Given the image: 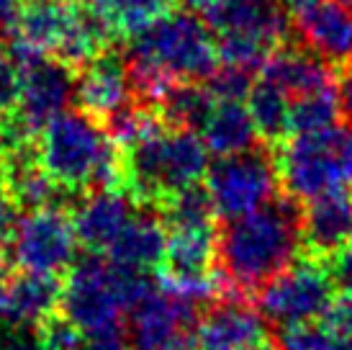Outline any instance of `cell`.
Masks as SVG:
<instances>
[{
	"mask_svg": "<svg viewBox=\"0 0 352 350\" xmlns=\"http://www.w3.org/2000/svg\"><path fill=\"white\" fill-rule=\"evenodd\" d=\"M126 62L134 93L160 103L177 83H206L219 70L214 29L193 10H170L129 39Z\"/></svg>",
	"mask_w": 352,
	"mask_h": 350,
	"instance_id": "1",
	"label": "cell"
},
{
	"mask_svg": "<svg viewBox=\"0 0 352 350\" xmlns=\"http://www.w3.org/2000/svg\"><path fill=\"white\" fill-rule=\"evenodd\" d=\"M303 247L301 214L291 201H270L252 214L229 222L219 240L224 281L236 294L263 289L298 260Z\"/></svg>",
	"mask_w": 352,
	"mask_h": 350,
	"instance_id": "2",
	"label": "cell"
},
{
	"mask_svg": "<svg viewBox=\"0 0 352 350\" xmlns=\"http://www.w3.org/2000/svg\"><path fill=\"white\" fill-rule=\"evenodd\" d=\"M36 160L54 183L67 191L121 188L124 160L108 136L106 124L80 111H65L52 119L36 136Z\"/></svg>",
	"mask_w": 352,
	"mask_h": 350,
	"instance_id": "3",
	"label": "cell"
},
{
	"mask_svg": "<svg viewBox=\"0 0 352 350\" xmlns=\"http://www.w3.org/2000/svg\"><path fill=\"white\" fill-rule=\"evenodd\" d=\"M8 37L16 59L47 54L65 59L72 68H82L103 54L113 39L96 10L62 0H34L19 13Z\"/></svg>",
	"mask_w": 352,
	"mask_h": 350,
	"instance_id": "4",
	"label": "cell"
},
{
	"mask_svg": "<svg viewBox=\"0 0 352 350\" xmlns=\"http://www.w3.org/2000/svg\"><path fill=\"white\" fill-rule=\"evenodd\" d=\"M155 291L147 273L129 271L111 260L90 255L69 268L62 286V317L69 320L85 338L118 330L121 314L131 311L144 296Z\"/></svg>",
	"mask_w": 352,
	"mask_h": 350,
	"instance_id": "5",
	"label": "cell"
},
{
	"mask_svg": "<svg viewBox=\"0 0 352 350\" xmlns=\"http://www.w3.org/2000/svg\"><path fill=\"white\" fill-rule=\"evenodd\" d=\"M208 173V147L193 129L162 127L124 152V185L137 201H165Z\"/></svg>",
	"mask_w": 352,
	"mask_h": 350,
	"instance_id": "6",
	"label": "cell"
},
{
	"mask_svg": "<svg viewBox=\"0 0 352 350\" xmlns=\"http://www.w3.org/2000/svg\"><path fill=\"white\" fill-rule=\"evenodd\" d=\"M278 175L285 191L314 201L352 188V127L334 124L311 134H294L278 150Z\"/></svg>",
	"mask_w": 352,
	"mask_h": 350,
	"instance_id": "7",
	"label": "cell"
},
{
	"mask_svg": "<svg viewBox=\"0 0 352 350\" xmlns=\"http://www.w3.org/2000/svg\"><path fill=\"white\" fill-rule=\"evenodd\" d=\"M16 59V57H13ZM19 93L16 108L6 121V145H26L52 119L69 111V103L78 98V70L65 59L36 54L19 57Z\"/></svg>",
	"mask_w": 352,
	"mask_h": 350,
	"instance_id": "8",
	"label": "cell"
},
{
	"mask_svg": "<svg viewBox=\"0 0 352 350\" xmlns=\"http://www.w3.org/2000/svg\"><path fill=\"white\" fill-rule=\"evenodd\" d=\"M334 276L322 258H298L260 291V314L280 327L324 320L334 302Z\"/></svg>",
	"mask_w": 352,
	"mask_h": 350,
	"instance_id": "9",
	"label": "cell"
},
{
	"mask_svg": "<svg viewBox=\"0 0 352 350\" xmlns=\"http://www.w3.org/2000/svg\"><path fill=\"white\" fill-rule=\"evenodd\" d=\"M75 253V224L59 206L26 212L16 219V227L8 237V258L23 273L59 276L69 271Z\"/></svg>",
	"mask_w": 352,
	"mask_h": 350,
	"instance_id": "10",
	"label": "cell"
},
{
	"mask_svg": "<svg viewBox=\"0 0 352 350\" xmlns=\"http://www.w3.org/2000/svg\"><path fill=\"white\" fill-rule=\"evenodd\" d=\"M278 167L270 157L252 150L245 155L219 157L206 173V191L216 216L234 222L267 206L275 198Z\"/></svg>",
	"mask_w": 352,
	"mask_h": 350,
	"instance_id": "11",
	"label": "cell"
},
{
	"mask_svg": "<svg viewBox=\"0 0 352 350\" xmlns=\"http://www.w3.org/2000/svg\"><path fill=\"white\" fill-rule=\"evenodd\" d=\"M196 304L167 289L152 291L131 309V350H196Z\"/></svg>",
	"mask_w": 352,
	"mask_h": 350,
	"instance_id": "12",
	"label": "cell"
},
{
	"mask_svg": "<svg viewBox=\"0 0 352 350\" xmlns=\"http://www.w3.org/2000/svg\"><path fill=\"white\" fill-rule=\"evenodd\" d=\"M294 31L324 62L352 65V8L337 0H314L294 10Z\"/></svg>",
	"mask_w": 352,
	"mask_h": 350,
	"instance_id": "13",
	"label": "cell"
},
{
	"mask_svg": "<svg viewBox=\"0 0 352 350\" xmlns=\"http://www.w3.org/2000/svg\"><path fill=\"white\" fill-rule=\"evenodd\" d=\"M216 37H234L273 49L288 31V16L280 0H224L208 16Z\"/></svg>",
	"mask_w": 352,
	"mask_h": 350,
	"instance_id": "14",
	"label": "cell"
},
{
	"mask_svg": "<svg viewBox=\"0 0 352 350\" xmlns=\"http://www.w3.org/2000/svg\"><path fill=\"white\" fill-rule=\"evenodd\" d=\"M134 83L129 62L118 54L103 52L78 70V101L80 108L96 119H111L116 111L134 103Z\"/></svg>",
	"mask_w": 352,
	"mask_h": 350,
	"instance_id": "15",
	"label": "cell"
},
{
	"mask_svg": "<svg viewBox=\"0 0 352 350\" xmlns=\"http://www.w3.org/2000/svg\"><path fill=\"white\" fill-rule=\"evenodd\" d=\"M137 214L134 196L121 188H98L82 198L72 216L78 243L85 245L90 253H100L116 243L124 227Z\"/></svg>",
	"mask_w": 352,
	"mask_h": 350,
	"instance_id": "16",
	"label": "cell"
},
{
	"mask_svg": "<svg viewBox=\"0 0 352 350\" xmlns=\"http://www.w3.org/2000/svg\"><path fill=\"white\" fill-rule=\"evenodd\" d=\"M267 340L263 314L229 299L206 311L196 327V350H250Z\"/></svg>",
	"mask_w": 352,
	"mask_h": 350,
	"instance_id": "17",
	"label": "cell"
},
{
	"mask_svg": "<svg viewBox=\"0 0 352 350\" xmlns=\"http://www.w3.org/2000/svg\"><path fill=\"white\" fill-rule=\"evenodd\" d=\"M303 247L314 258L334 255L352 237V198L347 194H332L309 201L301 214Z\"/></svg>",
	"mask_w": 352,
	"mask_h": 350,
	"instance_id": "18",
	"label": "cell"
},
{
	"mask_svg": "<svg viewBox=\"0 0 352 350\" xmlns=\"http://www.w3.org/2000/svg\"><path fill=\"white\" fill-rule=\"evenodd\" d=\"M260 78L278 85L291 101L298 96H306V93H314V90H324V88L334 85L329 62H324L322 57H316L309 49L296 47L275 49L260 68Z\"/></svg>",
	"mask_w": 352,
	"mask_h": 350,
	"instance_id": "19",
	"label": "cell"
},
{
	"mask_svg": "<svg viewBox=\"0 0 352 350\" xmlns=\"http://www.w3.org/2000/svg\"><path fill=\"white\" fill-rule=\"evenodd\" d=\"M167 250L165 219L152 212H137L131 222L124 227L118 240L108 247V258L121 268L147 273L162 265Z\"/></svg>",
	"mask_w": 352,
	"mask_h": 350,
	"instance_id": "20",
	"label": "cell"
},
{
	"mask_svg": "<svg viewBox=\"0 0 352 350\" xmlns=\"http://www.w3.org/2000/svg\"><path fill=\"white\" fill-rule=\"evenodd\" d=\"M62 302V286L57 276L23 273L6 286V322L19 327H39L54 317Z\"/></svg>",
	"mask_w": 352,
	"mask_h": 350,
	"instance_id": "21",
	"label": "cell"
},
{
	"mask_svg": "<svg viewBox=\"0 0 352 350\" xmlns=\"http://www.w3.org/2000/svg\"><path fill=\"white\" fill-rule=\"evenodd\" d=\"M198 134L208 152L219 157H234L252 152L260 132L245 101H216Z\"/></svg>",
	"mask_w": 352,
	"mask_h": 350,
	"instance_id": "22",
	"label": "cell"
},
{
	"mask_svg": "<svg viewBox=\"0 0 352 350\" xmlns=\"http://www.w3.org/2000/svg\"><path fill=\"white\" fill-rule=\"evenodd\" d=\"M216 98L211 96L208 85L201 83H177L167 90L162 101L157 103V111L167 127L177 129H198L204 127L206 116L211 114Z\"/></svg>",
	"mask_w": 352,
	"mask_h": 350,
	"instance_id": "23",
	"label": "cell"
},
{
	"mask_svg": "<svg viewBox=\"0 0 352 350\" xmlns=\"http://www.w3.org/2000/svg\"><path fill=\"white\" fill-rule=\"evenodd\" d=\"M173 0H96L93 10L106 21L113 37H134L170 13Z\"/></svg>",
	"mask_w": 352,
	"mask_h": 350,
	"instance_id": "24",
	"label": "cell"
},
{
	"mask_svg": "<svg viewBox=\"0 0 352 350\" xmlns=\"http://www.w3.org/2000/svg\"><path fill=\"white\" fill-rule=\"evenodd\" d=\"M247 108L254 119V127L263 139H280L288 134V114L291 98L267 80H254L252 90L247 96Z\"/></svg>",
	"mask_w": 352,
	"mask_h": 350,
	"instance_id": "25",
	"label": "cell"
},
{
	"mask_svg": "<svg viewBox=\"0 0 352 350\" xmlns=\"http://www.w3.org/2000/svg\"><path fill=\"white\" fill-rule=\"evenodd\" d=\"M342 114L337 88H324L314 90L306 96H298L291 101V114H288V132L291 134H311L322 132L337 124V116Z\"/></svg>",
	"mask_w": 352,
	"mask_h": 350,
	"instance_id": "26",
	"label": "cell"
},
{
	"mask_svg": "<svg viewBox=\"0 0 352 350\" xmlns=\"http://www.w3.org/2000/svg\"><path fill=\"white\" fill-rule=\"evenodd\" d=\"M162 216L170 229H208L216 212L206 185H190L162 201Z\"/></svg>",
	"mask_w": 352,
	"mask_h": 350,
	"instance_id": "27",
	"label": "cell"
},
{
	"mask_svg": "<svg viewBox=\"0 0 352 350\" xmlns=\"http://www.w3.org/2000/svg\"><path fill=\"white\" fill-rule=\"evenodd\" d=\"M280 350H352V338L337 332L327 322L291 325L280 332Z\"/></svg>",
	"mask_w": 352,
	"mask_h": 350,
	"instance_id": "28",
	"label": "cell"
},
{
	"mask_svg": "<svg viewBox=\"0 0 352 350\" xmlns=\"http://www.w3.org/2000/svg\"><path fill=\"white\" fill-rule=\"evenodd\" d=\"M36 330H39L36 342L41 350H85V345H88V338L62 314L50 317Z\"/></svg>",
	"mask_w": 352,
	"mask_h": 350,
	"instance_id": "29",
	"label": "cell"
},
{
	"mask_svg": "<svg viewBox=\"0 0 352 350\" xmlns=\"http://www.w3.org/2000/svg\"><path fill=\"white\" fill-rule=\"evenodd\" d=\"M250 75L252 72H247V70L221 65L208 78V90H211V96L216 101H247V96H250V90L254 85Z\"/></svg>",
	"mask_w": 352,
	"mask_h": 350,
	"instance_id": "30",
	"label": "cell"
},
{
	"mask_svg": "<svg viewBox=\"0 0 352 350\" xmlns=\"http://www.w3.org/2000/svg\"><path fill=\"white\" fill-rule=\"evenodd\" d=\"M16 93H19V68L10 49L0 44V127L8 121L16 108Z\"/></svg>",
	"mask_w": 352,
	"mask_h": 350,
	"instance_id": "31",
	"label": "cell"
},
{
	"mask_svg": "<svg viewBox=\"0 0 352 350\" xmlns=\"http://www.w3.org/2000/svg\"><path fill=\"white\" fill-rule=\"evenodd\" d=\"M324 322L332 325L337 332L352 338V291H347L344 296H340V299H334L329 311L324 314Z\"/></svg>",
	"mask_w": 352,
	"mask_h": 350,
	"instance_id": "32",
	"label": "cell"
},
{
	"mask_svg": "<svg viewBox=\"0 0 352 350\" xmlns=\"http://www.w3.org/2000/svg\"><path fill=\"white\" fill-rule=\"evenodd\" d=\"M13 227H16V201L10 198L3 181V157H0V245L8 243Z\"/></svg>",
	"mask_w": 352,
	"mask_h": 350,
	"instance_id": "33",
	"label": "cell"
},
{
	"mask_svg": "<svg viewBox=\"0 0 352 350\" xmlns=\"http://www.w3.org/2000/svg\"><path fill=\"white\" fill-rule=\"evenodd\" d=\"M329 271H332L334 281L340 283L344 291H352V237H350V243L334 253L332 268H329Z\"/></svg>",
	"mask_w": 352,
	"mask_h": 350,
	"instance_id": "34",
	"label": "cell"
},
{
	"mask_svg": "<svg viewBox=\"0 0 352 350\" xmlns=\"http://www.w3.org/2000/svg\"><path fill=\"white\" fill-rule=\"evenodd\" d=\"M85 350H131V345H129V338H124L121 330H108L90 335Z\"/></svg>",
	"mask_w": 352,
	"mask_h": 350,
	"instance_id": "35",
	"label": "cell"
},
{
	"mask_svg": "<svg viewBox=\"0 0 352 350\" xmlns=\"http://www.w3.org/2000/svg\"><path fill=\"white\" fill-rule=\"evenodd\" d=\"M337 96H340V108H342V114L347 116L352 127V65L342 72V78H340V85H337Z\"/></svg>",
	"mask_w": 352,
	"mask_h": 350,
	"instance_id": "36",
	"label": "cell"
},
{
	"mask_svg": "<svg viewBox=\"0 0 352 350\" xmlns=\"http://www.w3.org/2000/svg\"><path fill=\"white\" fill-rule=\"evenodd\" d=\"M21 10H23L21 0H0V31L8 34L10 26H13L16 19H19Z\"/></svg>",
	"mask_w": 352,
	"mask_h": 350,
	"instance_id": "37",
	"label": "cell"
},
{
	"mask_svg": "<svg viewBox=\"0 0 352 350\" xmlns=\"http://www.w3.org/2000/svg\"><path fill=\"white\" fill-rule=\"evenodd\" d=\"M0 350H41L39 342L29 340L23 335H13V338H3L0 340Z\"/></svg>",
	"mask_w": 352,
	"mask_h": 350,
	"instance_id": "38",
	"label": "cell"
},
{
	"mask_svg": "<svg viewBox=\"0 0 352 350\" xmlns=\"http://www.w3.org/2000/svg\"><path fill=\"white\" fill-rule=\"evenodd\" d=\"M183 3L188 6V10H193V13H206V16H208V13H211L214 8H219L224 0H183Z\"/></svg>",
	"mask_w": 352,
	"mask_h": 350,
	"instance_id": "39",
	"label": "cell"
},
{
	"mask_svg": "<svg viewBox=\"0 0 352 350\" xmlns=\"http://www.w3.org/2000/svg\"><path fill=\"white\" fill-rule=\"evenodd\" d=\"M6 286L8 281L3 278V271H0V320H6Z\"/></svg>",
	"mask_w": 352,
	"mask_h": 350,
	"instance_id": "40",
	"label": "cell"
},
{
	"mask_svg": "<svg viewBox=\"0 0 352 350\" xmlns=\"http://www.w3.org/2000/svg\"><path fill=\"white\" fill-rule=\"evenodd\" d=\"M250 350H280V348H278V345H275V342L270 340V338H267V340H263V342H257V345H252Z\"/></svg>",
	"mask_w": 352,
	"mask_h": 350,
	"instance_id": "41",
	"label": "cell"
},
{
	"mask_svg": "<svg viewBox=\"0 0 352 350\" xmlns=\"http://www.w3.org/2000/svg\"><path fill=\"white\" fill-rule=\"evenodd\" d=\"M285 6H291L294 10H298V8H303V6H309V3H314V0H283Z\"/></svg>",
	"mask_w": 352,
	"mask_h": 350,
	"instance_id": "42",
	"label": "cell"
},
{
	"mask_svg": "<svg viewBox=\"0 0 352 350\" xmlns=\"http://www.w3.org/2000/svg\"><path fill=\"white\" fill-rule=\"evenodd\" d=\"M337 3H342V6H347V8H352V0H337Z\"/></svg>",
	"mask_w": 352,
	"mask_h": 350,
	"instance_id": "43",
	"label": "cell"
},
{
	"mask_svg": "<svg viewBox=\"0 0 352 350\" xmlns=\"http://www.w3.org/2000/svg\"><path fill=\"white\" fill-rule=\"evenodd\" d=\"M62 3H78V0H62Z\"/></svg>",
	"mask_w": 352,
	"mask_h": 350,
	"instance_id": "44",
	"label": "cell"
}]
</instances>
